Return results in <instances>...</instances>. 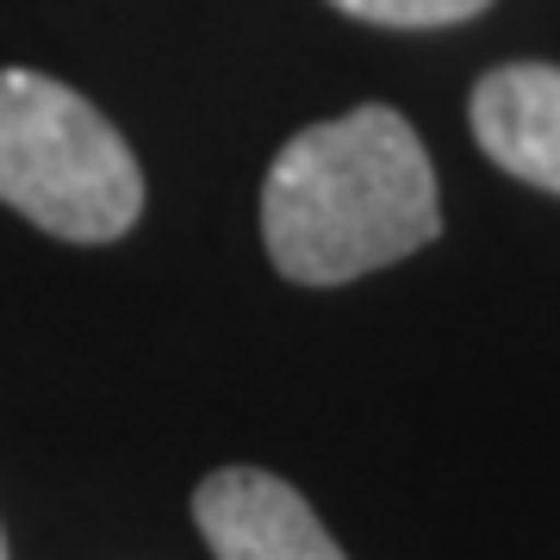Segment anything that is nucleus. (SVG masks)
Wrapping results in <instances>:
<instances>
[{
	"label": "nucleus",
	"mask_w": 560,
	"mask_h": 560,
	"mask_svg": "<svg viewBox=\"0 0 560 560\" xmlns=\"http://www.w3.org/2000/svg\"><path fill=\"white\" fill-rule=\"evenodd\" d=\"M430 150L393 106L305 125L261 180V243L287 280L342 287L436 243Z\"/></svg>",
	"instance_id": "nucleus-1"
},
{
	"label": "nucleus",
	"mask_w": 560,
	"mask_h": 560,
	"mask_svg": "<svg viewBox=\"0 0 560 560\" xmlns=\"http://www.w3.org/2000/svg\"><path fill=\"white\" fill-rule=\"evenodd\" d=\"M0 200L62 243H113L143 212V175L101 106L38 69H0Z\"/></svg>",
	"instance_id": "nucleus-2"
},
{
	"label": "nucleus",
	"mask_w": 560,
	"mask_h": 560,
	"mask_svg": "<svg viewBox=\"0 0 560 560\" xmlns=\"http://www.w3.org/2000/svg\"><path fill=\"white\" fill-rule=\"evenodd\" d=\"M194 523L219 560H349L318 511L261 467H219L194 492Z\"/></svg>",
	"instance_id": "nucleus-3"
},
{
	"label": "nucleus",
	"mask_w": 560,
	"mask_h": 560,
	"mask_svg": "<svg viewBox=\"0 0 560 560\" xmlns=\"http://www.w3.org/2000/svg\"><path fill=\"white\" fill-rule=\"evenodd\" d=\"M474 138L504 175L560 194V69L504 62L474 88Z\"/></svg>",
	"instance_id": "nucleus-4"
},
{
	"label": "nucleus",
	"mask_w": 560,
	"mask_h": 560,
	"mask_svg": "<svg viewBox=\"0 0 560 560\" xmlns=\"http://www.w3.org/2000/svg\"><path fill=\"white\" fill-rule=\"evenodd\" d=\"M337 13L368 25H405V32H423V25H460L486 13L492 0H330Z\"/></svg>",
	"instance_id": "nucleus-5"
},
{
	"label": "nucleus",
	"mask_w": 560,
	"mask_h": 560,
	"mask_svg": "<svg viewBox=\"0 0 560 560\" xmlns=\"http://www.w3.org/2000/svg\"><path fill=\"white\" fill-rule=\"evenodd\" d=\"M0 560H7V536H0Z\"/></svg>",
	"instance_id": "nucleus-6"
}]
</instances>
